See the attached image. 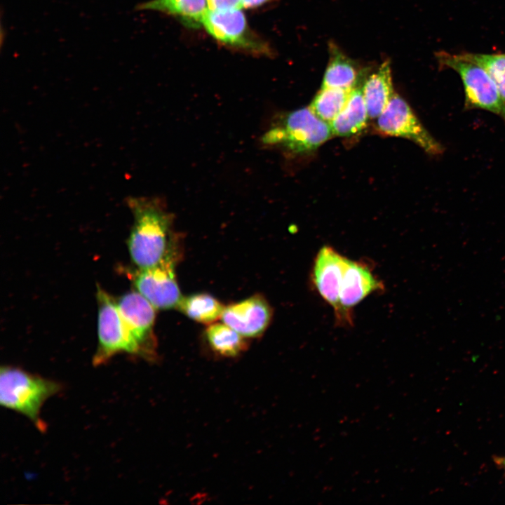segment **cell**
I'll return each mask as SVG.
<instances>
[{
  "instance_id": "obj_1",
  "label": "cell",
  "mask_w": 505,
  "mask_h": 505,
  "mask_svg": "<svg viewBox=\"0 0 505 505\" xmlns=\"http://www.w3.org/2000/svg\"><path fill=\"white\" fill-rule=\"evenodd\" d=\"M127 203L133 215L128 241L130 258L139 269L158 264L173 245L170 234L173 214L156 197H130Z\"/></svg>"
},
{
  "instance_id": "obj_2",
  "label": "cell",
  "mask_w": 505,
  "mask_h": 505,
  "mask_svg": "<svg viewBox=\"0 0 505 505\" xmlns=\"http://www.w3.org/2000/svg\"><path fill=\"white\" fill-rule=\"evenodd\" d=\"M62 384L25 371L2 365L0 369V404L26 417L41 432L46 425L41 417L45 402L59 393Z\"/></svg>"
},
{
  "instance_id": "obj_3",
  "label": "cell",
  "mask_w": 505,
  "mask_h": 505,
  "mask_svg": "<svg viewBox=\"0 0 505 505\" xmlns=\"http://www.w3.org/2000/svg\"><path fill=\"white\" fill-rule=\"evenodd\" d=\"M332 135L330 124L309 107L278 118L261 141L264 145L279 147L292 154H304L315 151Z\"/></svg>"
},
{
  "instance_id": "obj_4",
  "label": "cell",
  "mask_w": 505,
  "mask_h": 505,
  "mask_svg": "<svg viewBox=\"0 0 505 505\" xmlns=\"http://www.w3.org/2000/svg\"><path fill=\"white\" fill-rule=\"evenodd\" d=\"M440 67L455 71L462 81L466 109H484L499 116L505 122V101L487 72L461 54L441 51L437 54Z\"/></svg>"
},
{
  "instance_id": "obj_5",
  "label": "cell",
  "mask_w": 505,
  "mask_h": 505,
  "mask_svg": "<svg viewBox=\"0 0 505 505\" xmlns=\"http://www.w3.org/2000/svg\"><path fill=\"white\" fill-rule=\"evenodd\" d=\"M220 44L255 56L273 55L269 43L250 27L241 8L210 11L201 25Z\"/></svg>"
},
{
  "instance_id": "obj_6",
  "label": "cell",
  "mask_w": 505,
  "mask_h": 505,
  "mask_svg": "<svg viewBox=\"0 0 505 505\" xmlns=\"http://www.w3.org/2000/svg\"><path fill=\"white\" fill-rule=\"evenodd\" d=\"M97 299L98 344L93 364L103 365L119 353L142 358V350L126 325L116 302L100 287H97Z\"/></svg>"
},
{
  "instance_id": "obj_7",
  "label": "cell",
  "mask_w": 505,
  "mask_h": 505,
  "mask_svg": "<svg viewBox=\"0 0 505 505\" xmlns=\"http://www.w3.org/2000/svg\"><path fill=\"white\" fill-rule=\"evenodd\" d=\"M382 134L408 139L431 155L443 152L442 145L429 133L408 103L394 93L383 112L376 119Z\"/></svg>"
},
{
  "instance_id": "obj_8",
  "label": "cell",
  "mask_w": 505,
  "mask_h": 505,
  "mask_svg": "<svg viewBox=\"0 0 505 505\" xmlns=\"http://www.w3.org/2000/svg\"><path fill=\"white\" fill-rule=\"evenodd\" d=\"M175 254L173 244L158 264L140 269L133 275L137 292L155 309H168L177 307L182 298L175 274Z\"/></svg>"
},
{
  "instance_id": "obj_9",
  "label": "cell",
  "mask_w": 505,
  "mask_h": 505,
  "mask_svg": "<svg viewBox=\"0 0 505 505\" xmlns=\"http://www.w3.org/2000/svg\"><path fill=\"white\" fill-rule=\"evenodd\" d=\"M116 304L126 325L142 350V358L152 360L156 347L153 333L155 307L136 291L122 295Z\"/></svg>"
},
{
  "instance_id": "obj_10",
  "label": "cell",
  "mask_w": 505,
  "mask_h": 505,
  "mask_svg": "<svg viewBox=\"0 0 505 505\" xmlns=\"http://www.w3.org/2000/svg\"><path fill=\"white\" fill-rule=\"evenodd\" d=\"M383 288L382 282L365 264L347 258L339 288L337 323L352 325V309L371 293Z\"/></svg>"
},
{
  "instance_id": "obj_11",
  "label": "cell",
  "mask_w": 505,
  "mask_h": 505,
  "mask_svg": "<svg viewBox=\"0 0 505 505\" xmlns=\"http://www.w3.org/2000/svg\"><path fill=\"white\" fill-rule=\"evenodd\" d=\"M347 257L330 246L322 247L317 253L312 269L313 283L321 297L333 309L339 310V295Z\"/></svg>"
},
{
  "instance_id": "obj_12",
  "label": "cell",
  "mask_w": 505,
  "mask_h": 505,
  "mask_svg": "<svg viewBox=\"0 0 505 505\" xmlns=\"http://www.w3.org/2000/svg\"><path fill=\"white\" fill-rule=\"evenodd\" d=\"M271 309L259 295L224 307L222 321L245 337H258L268 327Z\"/></svg>"
},
{
  "instance_id": "obj_13",
  "label": "cell",
  "mask_w": 505,
  "mask_h": 505,
  "mask_svg": "<svg viewBox=\"0 0 505 505\" xmlns=\"http://www.w3.org/2000/svg\"><path fill=\"white\" fill-rule=\"evenodd\" d=\"M362 90L369 119H377L395 93L389 61L384 62L375 72L365 79Z\"/></svg>"
},
{
  "instance_id": "obj_14",
  "label": "cell",
  "mask_w": 505,
  "mask_h": 505,
  "mask_svg": "<svg viewBox=\"0 0 505 505\" xmlns=\"http://www.w3.org/2000/svg\"><path fill=\"white\" fill-rule=\"evenodd\" d=\"M329 61L321 88L352 89L359 84L363 70L335 44H329Z\"/></svg>"
},
{
  "instance_id": "obj_15",
  "label": "cell",
  "mask_w": 505,
  "mask_h": 505,
  "mask_svg": "<svg viewBox=\"0 0 505 505\" xmlns=\"http://www.w3.org/2000/svg\"><path fill=\"white\" fill-rule=\"evenodd\" d=\"M138 11H154L173 16L185 26L197 28L208 11L207 0H149L138 4Z\"/></svg>"
},
{
  "instance_id": "obj_16",
  "label": "cell",
  "mask_w": 505,
  "mask_h": 505,
  "mask_svg": "<svg viewBox=\"0 0 505 505\" xmlns=\"http://www.w3.org/2000/svg\"><path fill=\"white\" fill-rule=\"evenodd\" d=\"M368 119L362 86L358 85L352 88L345 107L330 126L333 135L350 137L364 130Z\"/></svg>"
},
{
  "instance_id": "obj_17",
  "label": "cell",
  "mask_w": 505,
  "mask_h": 505,
  "mask_svg": "<svg viewBox=\"0 0 505 505\" xmlns=\"http://www.w3.org/2000/svg\"><path fill=\"white\" fill-rule=\"evenodd\" d=\"M177 307L191 319L211 324L222 317L225 307L213 296L201 293L182 297Z\"/></svg>"
},
{
  "instance_id": "obj_18",
  "label": "cell",
  "mask_w": 505,
  "mask_h": 505,
  "mask_svg": "<svg viewBox=\"0 0 505 505\" xmlns=\"http://www.w3.org/2000/svg\"><path fill=\"white\" fill-rule=\"evenodd\" d=\"M206 335L212 349L222 356H236L246 348L245 337L224 323L210 324Z\"/></svg>"
},
{
  "instance_id": "obj_19",
  "label": "cell",
  "mask_w": 505,
  "mask_h": 505,
  "mask_svg": "<svg viewBox=\"0 0 505 505\" xmlns=\"http://www.w3.org/2000/svg\"><path fill=\"white\" fill-rule=\"evenodd\" d=\"M351 90L321 88L309 107L318 117L330 124L345 107Z\"/></svg>"
},
{
  "instance_id": "obj_20",
  "label": "cell",
  "mask_w": 505,
  "mask_h": 505,
  "mask_svg": "<svg viewBox=\"0 0 505 505\" xmlns=\"http://www.w3.org/2000/svg\"><path fill=\"white\" fill-rule=\"evenodd\" d=\"M461 55L487 72L505 101V53H464Z\"/></svg>"
},
{
  "instance_id": "obj_21",
  "label": "cell",
  "mask_w": 505,
  "mask_h": 505,
  "mask_svg": "<svg viewBox=\"0 0 505 505\" xmlns=\"http://www.w3.org/2000/svg\"><path fill=\"white\" fill-rule=\"evenodd\" d=\"M207 2L210 11L242 8V0H207Z\"/></svg>"
},
{
  "instance_id": "obj_22",
  "label": "cell",
  "mask_w": 505,
  "mask_h": 505,
  "mask_svg": "<svg viewBox=\"0 0 505 505\" xmlns=\"http://www.w3.org/2000/svg\"><path fill=\"white\" fill-rule=\"evenodd\" d=\"M276 0H242V8L255 9Z\"/></svg>"
},
{
  "instance_id": "obj_23",
  "label": "cell",
  "mask_w": 505,
  "mask_h": 505,
  "mask_svg": "<svg viewBox=\"0 0 505 505\" xmlns=\"http://www.w3.org/2000/svg\"><path fill=\"white\" fill-rule=\"evenodd\" d=\"M494 461L498 465L502 466L505 469V457H495Z\"/></svg>"
}]
</instances>
